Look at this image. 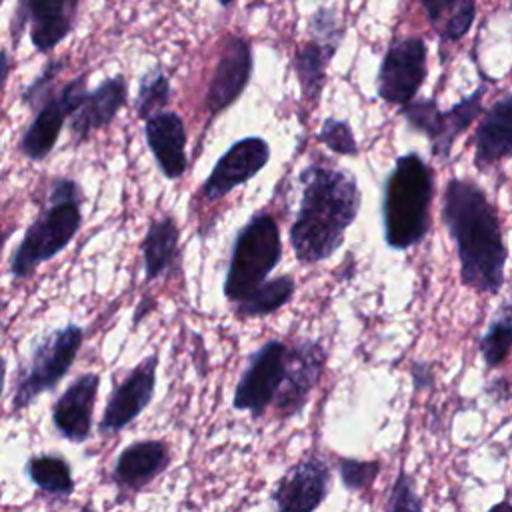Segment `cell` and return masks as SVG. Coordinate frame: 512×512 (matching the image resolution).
Returning a JSON list of instances; mask_svg holds the SVG:
<instances>
[{
	"instance_id": "cell-22",
	"label": "cell",
	"mask_w": 512,
	"mask_h": 512,
	"mask_svg": "<svg viewBox=\"0 0 512 512\" xmlns=\"http://www.w3.org/2000/svg\"><path fill=\"white\" fill-rule=\"evenodd\" d=\"M178 224L172 216L154 220L142 240V256L146 280L158 278L174 260L178 248Z\"/></svg>"
},
{
	"instance_id": "cell-38",
	"label": "cell",
	"mask_w": 512,
	"mask_h": 512,
	"mask_svg": "<svg viewBox=\"0 0 512 512\" xmlns=\"http://www.w3.org/2000/svg\"><path fill=\"white\" fill-rule=\"evenodd\" d=\"M220 2V6H228V4H232L234 0H218Z\"/></svg>"
},
{
	"instance_id": "cell-23",
	"label": "cell",
	"mask_w": 512,
	"mask_h": 512,
	"mask_svg": "<svg viewBox=\"0 0 512 512\" xmlns=\"http://www.w3.org/2000/svg\"><path fill=\"white\" fill-rule=\"evenodd\" d=\"M442 40H460L476 16V0H420Z\"/></svg>"
},
{
	"instance_id": "cell-8",
	"label": "cell",
	"mask_w": 512,
	"mask_h": 512,
	"mask_svg": "<svg viewBox=\"0 0 512 512\" xmlns=\"http://www.w3.org/2000/svg\"><path fill=\"white\" fill-rule=\"evenodd\" d=\"M482 110V90L460 100L450 110H438L434 100H410L404 104L402 114L406 122L424 132L432 144L434 158H446L454 140L462 134Z\"/></svg>"
},
{
	"instance_id": "cell-24",
	"label": "cell",
	"mask_w": 512,
	"mask_h": 512,
	"mask_svg": "<svg viewBox=\"0 0 512 512\" xmlns=\"http://www.w3.org/2000/svg\"><path fill=\"white\" fill-rule=\"evenodd\" d=\"M336 46L326 44L320 40H310L306 46H302L296 52L294 64H296V74L302 86V92L306 98L316 100L322 86H324V70L326 64L330 62Z\"/></svg>"
},
{
	"instance_id": "cell-37",
	"label": "cell",
	"mask_w": 512,
	"mask_h": 512,
	"mask_svg": "<svg viewBox=\"0 0 512 512\" xmlns=\"http://www.w3.org/2000/svg\"><path fill=\"white\" fill-rule=\"evenodd\" d=\"M4 240H6V234H4V230L0 226V254H2V248H4Z\"/></svg>"
},
{
	"instance_id": "cell-2",
	"label": "cell",
	"mask_w": 512,
	"mask_h": 512,
	"mask_svg": "<svg viewBox=\"0 0 512 512\" xmlns=\"http://www.w3.org/2000/svg\"><path fill=\"white\" fill-rule=\"evenodd\" d=\"M302 200L290 228V242L302 264L330 258L360 210V190L352 174L312 164L302 170Z\"/></svg>"
},
{
	"instance_id": "cell-32",
	"label": "cell",
	"mask_w": 512,
	"mask_h": 512,
	"mask_svg": "<svg viewBox=\"0 0 512 512\" xmlns=\"http://www.w3.org/2000/svg\"><path fill=\"white\" fill-rule=\"evenodd\" d=\"M62 68V60H48V64L42 68V72L26 86L24 94H22V102L26 104H34L52 84V80L56 78V74Z\"/></svg>"
},
{
	"instance_id": "cell-18",
	"label": "cell",
	"mask_w": 512,
	"mask_h": 512,
	"mask_svg": "<svg viewBox=\"0 0 512 512\" xmlns=\"http://www.w3.org/2000/svg\"><path fill=\"white\" fill-rule=\"evenodd\" d=\"M146 144L168 180L180 178L188 168L186 158V130L176 112H158L144 122Z\"/></svg>"
},
{
	"instance_id": "cell-9",
	"label": "cell",
	"mask_w": 512,
	"mask_h": 512,
	"mask_svg": "<svg viewBox=\"0 0 512 512\" xmlns=\"http://www.w3.org/2000/svg\"><path fill=\"white\" fill-rule=\"evenodd\" d=\"M424 40L400 38L386 50L376 78L378 96L388 104H408L426 78Z\"/></svg>"
},
{
	"instance_id": "cell-7",
	"label": "cell",
	"mask_w": 512,
	"mask_h": 512,
	"mask_svg": "<svg viewBox=\"0 0 512 512\" xmlns=\"http://www.w3.org/2000/svg\"><path fill=\"white\" fill-rule=\"evenodd\" d=\"M286 352L288 346L280 340H268L252 352L234 390L232 406L236 410H246L254 418L264 414L280 390L286 370Z\"/></svg>"
},
{
	"instance_id": "cell-16",
	"label": "cell",
	"mask_w": 512,
	"mask_h": 512,
	"mask_svg": "<svg viewBox=\"0 0 512 512\" xmlns=\"http://www.w3.org/2000/svg\"><path fill=\"white\" fill-rule=\"evenodd\" d=\"M252 76V50L240 36H230L220 52L214 76L208 86L206 106L210 114L226 110L238 100Z\"/></svg>"
},
{
	"instance_id": "cell-34",
	"label": "cell",
	"mask_w": 512,
	"mask_h": 512,
	"mask_svg": "<svg viewBox=\"0 0 512 512\" xmlns=\"http://www.w3.org/2000/svg\"><path fill=\"white\" fill-rule=\"evenodd\" d=\"M10 74V56L6 50H0V90L4 88Z\"/></svg>"
},
{
	"instance_id": "cell-11",
	"label": "cell",
	"mask_w": 512,
	"mask_h": 512,
	"mask_svg": "<svg viewBox=\"0 0 512 512\" xmlns=\"http://www.w3.org/2000/svg\"><path fill=\"white\" fill-rule=\"evenodd\" d=\"M324 364L326 352L318 342L302 340L294 346H288L284 378L272 402L278 416L290 418L304 408V404L308 402V394L322 376Z\"/></svg>"
},
{
	"instance_id": "cell-1",
	"label": "cell",
	"mask_w": 512,
	"mask_h": 512,
	"mask_svg": "<svg viewBox=\"0 0 512 512\" xmlns=\"http://www.w3.org/2000/svg\"><path fill=\"white\" fill-rule=\"evenodd\" d=\"M442 220L456 244L462 282L478 292L496 294L504 282L506 246L484 190L476 182L452 178L444 192Z\"/></svg>"
},
{
	"instance_id": "cell-29",
	"label": "cell",
	"mask_w": 512,
	"mask_h": 512,
	"mask_svg": "<svg viewBox=\"0 0 512 512\" xmlns=\"http://www.w3.org/2000/svg\"><path fill=\"white\" fill-rule=\"evenodd\" d=\"M318 140L324 142L336 154L354 156L358 152V142H356L354 132L346 120L326 118L318 132Z\"/></svg>"
},
{
	"instance_id": "cell-5",
	"label": "cell",
	"mask_w": 512,
	"mask_h": 512,
	"mask_svg": "<svg viewBox=\"0 0 512 512\" xmlns=\"http://www.w3.org/2000/svg\"><path fill=\"white\" fill-rule=\"evenodd\" d=\"M282 256V242L276 220L256 212L236 234L230 264L224 278V296L234 306L244 302L268 280Z\"/></svg>"
},
{
	"instance_id": "cell-14",
	"label": "cell",
	"mask_w": 512,
	"mask_h": 512,
	"mask_svg": "<svg viewBox=\"0 0 512 512\" xmlns=\"http://www.w3.org/2000/svg\"><path fill=\"white\" fill-rule=\"evenodd\" d=\"M156 366H158V356L156 354L146 356L110 392L102 420H100V430L104 434L122 430L124 426L134 422L136 416H140V412L150 404L154 396V384H156Z\"/></svg>"
},
{
	"instance_id": "cell-3",
	"label": "cell",
	"mask_w": 512,
	"mask_h": 512,
	"mask_svg": "<svg viewBox=\"0 0 512 512\" xmlns=\"http://www.w3.org/2000/svg\"><path fill=\"white\" fill-rule=\"evenodd\" d=\"M432 172L424 160L408 152L400 156L384 182V240L394 250L422 242L430 230Z\"/></svg>"
},
{
	"instance_id": "cell-6",
	"label": "cell",
	"mask_w": 512,
	"mask_h": 512,
	"mask_svg": "<svg viewBox=\"0 0 512 512\" xmlns=\"http://www.w3.org/2000/svg\"><path fill=\"white\" fill-rule=\"evenodd\" d=\"M82 340L84 330L78 324H66L36 342L28 364L22 368L16 380L12 410H22L30 406L42 392L56 388L76 360Z\"/></svg>"
},
{
	"instance_id": "cell-30",
	"label": "cell",
	"mask_w": 512,
	"mask_h": 512,
	"mask_svg": "<svg viewBox=\"0 0 512 512\" xmlns=\"http://www.w3.org/2000/svg\"><path fill=\"white\" fill-rule=\"evenodd\" d=\"M340 470V480L342 484L356 492L366 486H370L378 472H380V462L378 460H356V458H342L338 464Z\"/></svg>"
},
{
	"instance_id": "cell-20",
	"label": "cell",
	"mask_w": 512,
	"mask_h": 512,
	"mask_svg": "<svg viewBox=\"0 0 512 512\" xmlns=\"http://www.w3.org/2000/svg\"><path fill=\"white\" fill-rule=\"evenodd\" d=\"M170 462L168 446L160 440H142L126 446L114 464V478L128 488H142Z\"/></svg>"
},
{
	"instance_id": "cell-17",
	"label": "cell",
	"mask_w": 512,
	"mask_h": 512,
	"mask_svg": "<svg viewBox=\"0 0 512 512\" xmlns=\"http://www.w3.org/2000/svg\"><path fill=\"white\" fill-rule=\"evenodd\" d=\"M100 376L94 372L82 374L62 392L52 408V422L58 434L70 442H86L92 430V412Z\"/></svg>"
},
{
	"instance_id": "cell-25",
	"label": "cell",
	"mask_w": 512,
	"mask_h": 512,
	"mask_svg": "<svg viewBox=\"0 0 512 512\" xmlns=\"http://www.w3.org/2000/svg\"><path fill=\"white\" fill-rule=\"evenodd\" d=\"M28 478L44 492L56 494V496H70L74 490L72 470L66 458L44 454L34 456L26 464Z\"/></svg>"
},
{
	"instance_id": "cell-36",
	"label": "cell",
	"mask_w": 512,
	"mask_h": 512,
	"mask_svg": "<svg viewBox=\"0 0 512 512\" xmlns=\"http://www.w3.org/2000/svg\"><path fill=\"white\" fill-rule=\"evenodd\" d=\"M4 380H6V360L0 356V394L4 390Z\"/></svg>"
},
{
	"instance_id": "cell-10",
	"label": "cell",
	"mask_w": 512,
	"mask_h": 512,
	"mask_svg": "<svg viewBox=\"0 0 512 512\" xmlns=\"http://www.w3.org/2000/svg\"><path fill=\"white\" fill-rule=\"evenodd\" d=\"M86 92V76H78L40 106L20 140V150L26 158L44 160L54 150L66 118L76 112Z\"/></svg>"
},
{
	"instance_id": "cell-28",
	"label": "cell",
	"mask_w": 512,
	"mask_h": 512,
	"mask_svg": "<svg viewBox=\"0 0 512 512\" xmlns=\"http://www.w3.org/2000/svg\"><path fill=\"white\" fill-rule=\"evenodd\" d=\"M512 350V318L494 320L480 338V352L488 368L500 366Z\"/></svg>"
},
{
	"instance_id": "cell-13",
	"label": "cell",
	"mask_w": 512,
	"mask_h": 512,
	"mask_svg": "<svg viewBox=\"0 0 512 512\" xmlns=\"http://www.w3.org/2000/svg\"><path fill=\"white\" fill-rule=\"evenodd\" d=\"M270 160V146L260 136H248L234 142L214 164L204 180L202 194L206 200H218L236 186L254 178Z\"/></svg>"
},
{
	"instance_id": "cell-19",
	"label": "cell",
	"mask_w": 512,
	"mask_h": 512,
	"mask_svg": "<svg viewBox=\"0 0 512 512\" xmlns=\"http://www.w3.org/2000/svg\"><path fill=\"white\" fill-rule=\"evenodd\" d=\"M126 96L128 88L122 76L102 80L92 92H86L84 100L70 116V134L76 140H84L94 130L108 126L126 104Z\"/></svg>"
},
{
	"instance_id": "cell-33",
	"label": "cell",
	"mask_w": 512,
	"mask_h": 512,
	"mask_svg": "<svg viewBox=\"0 0 512 512\" xmlns=\"http://www.w3.org/2000/svg\"><path fill=\"white\" fill-rule=\"evenodd\" d=\"M412 382H414V388L420 390V388H430L432 382H434V374H432V368L424 362H414L412 364Z\"/></svg>"
},
{
	"instance_id": "cell-15",
	"label": "cell",
	"mask_w": 512,
	"mask_h": 512,
	"mask_svg": "<svg viewBox=\"0 0 512 512\" xmlns=\"http://www.w3.org/2000/svg\"><path fill=\"white\" fill-rule=\"evenodd\" d=\"M330 468L318 456L294 464L276 484L272 502L276 512H314L326 498Z\"/></svg>"
},
{
	"instance_id": "cell-12",
	"label": "cell",
	"mask_w": 512,
	"mask_h": 512,
	"mask_svg": "<svg viewBox=\"0 0 512 512\" xmlns=\"http://www.w3.org/2000/svg\"><path fill=\"white\" fill-rule=\"evenodd\" d=\"M78 0H16V38L28 26L32 46L48 54L74 28Z\"/></svg>"
},
{
	"instance_id": "cell-31",
	"label": "cell",
	"mask_w": 512,
	"mask_h": 512,
	"mask_svg": "<svg viewBox=\"0 0 512 512\" xmlns=\"http://www.w3.org/2000/svg\"><path fill=\"white\" fill-rule=\"evenodd\" d=\"M386 512H422V498L416 492L414 478L406 470L396 476L390 488Z\"/></svg>"
},
{
	"instance_id": "cell-21",
	"label": "cell",
	"mask_w": 512,
	"mask_h": 512,
	"mask_svg": "<svg viewBox=\"0 0 512 512\" xmlns=\"http://www.w3.org/2000/svg\"><path fill=\"white\" fill-rule=\"evenodd\" d=\"M512 156V94L498 98L476 130V164L480 168Z\"/></svg>"
},
{
	"instance_id": "cell-4",
	"label": "cell",
	"mask_w": 512,
	"mask_h": 512,
	"mask_svg": "<svg viewBox=\"0 0 512 512\" xmlns=\"http://www.w3.org/2000/svg\"><path fill=\"white\" fill-rule=\"evenodd\" d=\"M82 226V192L70 178H58L44 210L26 228L18 248L10 258L14 278H28L42 262L60 254Z\"/></svg>"
},
{
	"instance_id": "cell-35",
	"label": "cell",
	"mask_w": 512,
	"mask_h": 512,
	"mask_svg": "<svg viewBox=\"0 0 512 512\" xmlns=\"http://www.w3.org/2000/svg\"><path fill=\"white\" fill-rule=\"evenodd\" d=\"M488 512H512V504L508 500H502V502L494 504L492 508H488Z\"/></svg>"
},
{
	"instance_id": "cell-26",
	"label": "cell",
	"mask_w": 512,
	"mask_h": 512,
	"mask_svg": "<svg viewBox=\"0 0 512 512\" xmlns=\"http://www.w3.org/2000/svg\"><path fill=\"white\" fill-rule=\"evenodd\" d=\"M294 288V280L288 274L278 276L274 280H266L244 302L236 304V314L240 318H258L272 314L292 298Z\"/></svg>"
},
{
	"instance_id": "cell-27",
	"label": "cell",
	"mask_w": 512,
	"mask_h": 512,
	"mask_svg": "<svg viewBox=\"0 0 512 512\" xmlns=\"http://www.w3.org/2000/svg\"><path fill=\"white\" fill-rule=\"evenodd\" d=\"M172 94L170 80L162 70L146 72L140 78L138 94H136V112L142 120H148L150 116L162 112V108L168 104Z\"/></svg>"
}]
</instances>
